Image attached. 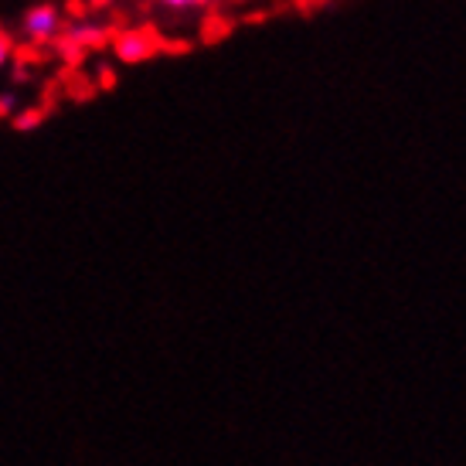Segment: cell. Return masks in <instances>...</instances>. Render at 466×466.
<instances>
[{
  "instance_id": "2",
  "label": "cell",
  "mask_w": 466,
  "mask_h": 466,
  "mask_svg": "<svg viewBox=\"0 0 466 466\" xmlns=\"http://www.w3.org/2000/svg\"><path fill=\"white\" fill-rule=\"evenodd\" d=\"M154 52H157V45L147 31H140V35L130 31V35H123V38L116 41L119 62H143V58H150Z\"/></svg>"
},
{
  "instance_id": "3",
  "label": "cell",
  "mask_w": 466,
  "mask_h": 466,
  "mask_svg": "<svg viewBox=\"0 0 466 466\" xmlns=\"http://www.w3.org/2000/svg\"><path fill=\"white\" fill-rule=\"evenodd\" d=\"M11 52H14L11 38H7L4 31H0V68H4V66H7V62H11Z\"/></svg>"
},
{
  "instance_id": "4",
  "label": "cell",
  "mask_w": 466,
  "mask_h": 466,
  "mask_svg": "<svg viewBox=\"0 0 466 466\" xmlns=\"http://www.w3.org/2000/svg\"><path fill=\"white\" fill-rule=\"evenodd\" d=\"M157 4H164V7H174V11H187V7H198V4H205V0H157Z\"/></svg>"
},
{
  "instance_id": "1",
  "label": "cell",
  "mask_w": 466,
  "mask_h": 466,
  "mask_svg": "<svg viewBox=\"0 0 466 466\" xmlns=\"http://www.w3.org/2000/svg\"><path fill=\"white\" fill-rule=\"evenodd\" d=\"M25 35L31 41H52L58 35V11L52 4H38L25 14Z\"/></svg>"
}]
</instances>
